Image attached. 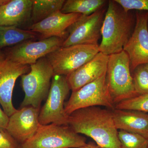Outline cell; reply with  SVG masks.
<instances>
[{
    "mask_svg": "<svg viewBox=\"0 0 148 148\" xmlns=\"http://www.w3.org/2000/svg\"><path fill=\"white\" fill-rule=\"evenodd\" d=\"M64 40L53 37L38 41H27L10 49L7 58L24 65L35 64L39 59L61 47Z\"/></svg>",
    "mask_w": 148,
    "mask_h": 148,
    "instance_id": "cell-10",
    "label": "cell"
},
{
    "mask_svg": "<svg viewBox=\"0 0 148 148\" xmlns=\"http://www.w3.org/2000/svg\"><path fill=\"white\" fill-rule=\"evenodd\" d=\"M70 90L66 76L54 75L45 103L40 109V124L69 125V116L65 112L64 102Z\"/></svg>",
    "mask_w": 148,
    "mask_h": 148,
    "instance_id": "cell-6",
    "label": "cell"
},
{
    "mask_svg": "<svg viewBox=\"0 0 148 148\" xmlns=\"http://www.w3.org/2000/svg\"><path fill=\"white\" fill-rule=\"evenodd\" d=\"M30 66L29 73L21 76L25 96L20 108L32 106L40 108L42 102L48 95L54 72L46 57Z\"/></svg>",
    "mask_w": 148,
    "mask_h": 148,
    "instance_id": "cell-3",
    "label": "cell"
},
{
    "mask_svg": "<svg viewBox=\"0 0 148 148\" xmlns=\"http://www.w3.org/2000/svg\"><path fill=\"white\" fill-rule=\"evenodd\" d=\"M80 148H101L93 142L86 143L84 146Z\"/></svg>",
    "mask_w": 148,
    "mask_h": 148,
    "instance_id": "cell-27",
    "label": "cell"
},
{
    "mask_svg": "<svg viewBox=\"0 0 148 148\" xmlns=\"http://www.w3.org/2000/svg\"><path fill=\"white\" fill-rule=\"evenodd\" d=\"M37 33L30 30H24L16 27L0 26V49L34 39Z\"/></svg>",
    "mask_w": 148,
    "mask_h": 148,
    "instance_id": "cell-18",
    "label": "cell"
},
{
    "mask_svg": "<svg viewBox=\"0 0 148 148\" xmlns=\"http://www.w3.org/2000/svg\"><path fill=\"white\" fill-rule=\"evenodd\" d=\"M122 148H147L148 139L142 135L123 130H119Z\"/></svg>",
    "mask_w": 148,
    "mask_h": 148,
    "instance_id": "cell-21",
    "label": "cell"
},
{
    "mask_svg": "<svg viewBox=\"0 0 148 148\" xmlns=\"http://www.w3.org/2000/svg\"><path fill=\"white\" fill-rule=\"evenodd\" d=\"M112 111L118 130L139 134L148 139V113L116 109Z\"/></svg>",
    "mask_w": 148,
    "mask_h": 148,
    "instance_id": "cell-17",
    "label": "cell"
},
{
    "mask_svg": "<svg viewBox=\"0 0 148 148\" xmlns=\"http://www.w3.org/2000/svg\"><path fill=\"white\" fill-rule=\"evenodd\" d=\"M147 148H148V147H147Z\"/></svg>",
    "mask_w": 148,
    "mask_h": 148,
    "instance_id": "cell-32",
    "label": "cell"
},
{
    "mask_svg": "<svg viewBox=\"0 0 148 148\" xmlns=\"http://www.w3.org/2000/svg\"><path fill=\"white\" fill-rule=\"evenodd\" d=\"M99 52V45H76L59 48L47 56L54 75L67 76Z\"/></svg>",
    "mask_w": 148,
    "mask_h": 148,
    "instance_id": "cell-8",
    "label": "cell"
},
{
    "mask_svg": "<svg viewBox=\"0 0 148 148\" xmlns=\"http://www.w3.org/2000/svg\"><path fill=\"white\" fill-rule=\"evenodd\" d=\"M115 109L140 111L148 113V94L139 95L116 104Z\"/></svg>",
    "mask_w": 148,
    "mask_h": 148,
    "instance_id": "cell-22",
    "label": "cell"
},
{
    "mask_svg": "<svg viewBox=\"0 0 148 148\" xmlns=\"http://www.w3.org/2000/svg\"><path fill=\"white\" fill-rule=\"evenodd\" d=\"M126 12L136 10L148 12V0H115Z\"/></svg>",
    "mask_w": 148,
    "mask_h": 148,
    "instance_id": "cell-24",
    "label": "cell"
},
{
    "mask_svg": "<svg viewBox=\"0 0 148 148\" xmlns=\"http://www.w3.org/2000/svg\"><path fill=\"white\" fill-rule=\"evenodd\" d=\"M105 0H67L61 11L62 13H77L88 16L105 7Z\"/></svg>",
    "mask_w": 148,
    "mask_h": 148,
    "instance_id": "cell-19",
    "label": "cell"
},
{
    "mask_svg": "<svg viewBox=\"0 0 148 148\" xmlns=\"http://www.w3.org/2000/svg\"><path fill=\"white\" fill-rule=\"evenodd\" d=\"M109 56L99 52L95 57L66 76L72 92L98 79L106 73Z\"/></svg>",
    "mask_w": 148,
    "mask_h": 148,
    "instance_id": "cell-15",
    "label": "cell"
},
{
    "mask_svg": "<svg viewBox=\"0 0 148 148\" xmlns=\"http://www.w3.org/2000/svg\"><path fill=\"white\" fill-rule=\"evenodd\" d=\"M30 70L29 65L19 64L8 58L0 65V104L9 117L17 110L12 102L16 79Z\"/></svg>",
    "mask_w": 148,
    "mask_h": 148,
    "instance_id": "cell-13",
    "label": "cell"
},
{
    "mask_svg": "<svg viewBox=\"0 0 148 148\" xmlns=\"http://www.w3.org/2000/svg\"><path fill=\"white\" fill-rule=\"evenodd\" d=\"M86 141L69 125H40L34 136L18 148H80Z\"/></svg>",
    "mask_w": 148,
    "mask_h": 148,
    "instance_id": "cell-5",
    "label": "cell"
},
{
    "mask_svg": "<svg viewBox=\"0 0 148 148\" xmlns=\"http://www.w3.org/2000/svg\"><path fill=\"white\" fill-rule=\"evenodd\" d=\"M135 21V12H126L115 0L109 1L101 28L99 52L109 56L122 51L132 35Z\"/></svg>",
    "mask_w": 148,
    "mask_h": 148,
    "instance_id": "cell-2",
    "label": "cell"
},
{
    "mask_svg": "<svg viewBox=\"0 0 148 148\" xmlns=\"http://www.w3.org/2000/svg\"><path fill=\"white\" fill-rule=\"evenodd\" d=\"M68 125L77 134L92 138L101 148H122L112 110L98 106L79 109L69 115Z\"/></svg>",
    "mask_w": 148,
    "mask_h": 148,
    "instance_id": "cell-1",
    "label": "cell"
},
{
    "mask_svg": "<svg viewBox=\"0 0 148 148\" xmlns=\"http://www.w3.org/2000/svg\"><path fill=\"white\" fill-rule=\"evenodd\" d=\"M144 66H145V68L146 70H147L148 72V64H145Z\"/></svg>",
    "mask_w": 148,
    "mask_h": 148,
    "instance_id": "cell-30",
    "label": "cell"
},
{
    "mask_svg": "<svg viewBox=\"0 0 148 148\" xmlns=\"http://www.w3.org/2000/svg\"><path fill=\"white\" fill-rule=\"evenodd\" d=\"M147 26H148V21Z\"/></svg>",
    "mask_w": 148,
    "mask_h": 148,
    "instance_id": "cell-31",
    "label": "cell"
},
{
    "mask_svg": "<svg viewBox=\"0 0 148 148\" xmlns=\"http://www.w3.org/2000/svg\"><path fill=\"white\" fill-rule=\"evenodd\" d=\"M65 0H33L31 20L32 24L42 21L61 11Z\"/></svg>",
    "mask_w": 148,
    "mask_h": 148,
    "instance_id": "cell-20",
    "label": "cell"
},
{
    "mask_svg": "<svg viewBox=\"0 0 148 148\" xmlns=\"http://www.w3.org/2000/svg\"><path fill=\"white\" fill-rule=\"evenodd\" d=\"M115 106L107 84L106 73L72 92L69 101L65 104V110L69 116L75 111L84 108L103 106L113 110Z\"/></svg>",
    "mask_w": 148,
    "mask_h": 148,
    "instance_id": "cell-7",
    "label": "cell"
},
{
    "mask_svg": "<svg viewBox=\"0 0 148 148\" xmlns=\"http://www.w3.org/2000/svg\"><path fill=\"white\" fill-rule=\"evenodd\" d=\"M19 144L6 131H0V148H18Z\"/></svg>",
    "mask_w": 148,
    "mask_h": 148,
    "instance_id": "cell-25",
    "label": "cell"
},
{
    "mask_svg": "<svg viewBox=\"0 0 148 148\" xmlns=\"http://www.w3.org/2000/svg\"><path fill=\"white\" fill-rule=\"evenodd\" d=\"M131 71L129 56L124 51L109 56L106 80L115 105L138 96Z\"/></svg>",
    "mask_w": 148,
    "mask_h": 148,
    "instance_id": "cell-4",
    "label": "cell"
},
{
    "mask_svg": "<svg viewBox=\"0 0 148 148\" xmlns=\"http://www.w3.org/2000/svg\"><path fill=\"white\" fill-rule=\"evenodd\" d=\"M9 121V117L0 108V131H5Z\"/></svg>",
    "mask_w": 148,
    "mask_h": 148,
    "instance_id": "cell-26",
    "label": "cell"
},
{
    "mask_svg": "<svg viewBox=\"0 0 148 148\" xmlns=\"http://www.w3.org/2000/svg\"><path fill=\"white\" fill-rule=\"evenodd\" d=\"M40 108L32 106L20 108L9 117L6 131L20 144H23L36 134L40 124Z\"/></svg>",
    "mask_w": 148,
    "mask_h": 148,
    "instance_id": "cell-12",
    "label": "cell"
},
{
    "mask_svg": "<svg viewBox=\"0 0 148 148\" xmlns=\"http://www.w3.org/2000/svg\"><path fill=\"white\" fill-rule=\"evenodd\" d=\"M8 1V0H0V6L2 5Z\"/></svg>",
    "mask_w": 148,
    "mask_h": 148,
    "instance_id": "cell-29",
    "label": "cell"
},
{
    "mask_svg": "<svg viewBox=\"0 0 148 148\" xmlns=\"http://www.w3.org/2000/svg\"><path fill=\"white\" fill-rule=\"evenodd\" d=\"M133 71L135 92L138 95L148 94V72L144 65L138 66Z\"/></svg>",
    "mask_w": 148,
    "mask_h": 148,
    "instance_id": "cell-23",
    "label": "cell"
},
{
    "mask_svg": "<svg viewBox=\"0 0 148 148\" xmlns=\"http://www.w3.org/2000/svg\"><path fill=\"white\" fill-rule=\"evenodd\" d=\"M33 0H8L0 6V26L16 27L31 19Z\"/></svg>",
    "mask_w": 148,
    "mask_h": 148,
    "instance_id": "cell-16",
    "label": "cell"
},
{
    "mask_svg": "<svg viewBox=\"0 0 148 148\" xmlns=\"http://www.w3.org/2000/svg\"><path fill=\"white\" fill-rule=\"evenodd\" d=\"M106 10L105 7L90 15H82L68 29L69 35L62 47L76 45H98Z\"/></svg>",
    "mask_w": 148,
    "mask_h": 148,
    "instance_id": "cell-9",
    "label": "cell"
},
{
    "mask_svg": "<svg viewBox=\"0 0 148 148\" xmlns=\"http://www.w3.org/2000/svg\"><path fill=\"white\" fill-rule=\"evenodd\" d=\"M135 14V27L123 49L129 56L131 71L148 64V12L136 11Z\"/></svg>",
    "mask_w": 148,
    "mask_h": 148,
    "instance_id": "cell-11",
    "label": "cell"
},
{
    "mask_svg": "<svg viewBox=\"0 0 148 148\" xmlns=\"http://www.w3.org/2000/svg\"><path fill=\"white\" fill-rule=\"evenodd\" d=\"M82 16L77 13H63L56 12L39 22L32 24L30 31L41 35L43 39L56 37L66 39L69 27Z\"/></svg>",
    "mask_w": 148,
    "mask_h": 148,
    "instance_id": "cell-14",
    "label": "cell"
},
{
    "mask_svg": "<svg viewBox=\"0 0 148 148\" xmlns=\"http://www.w3.org/2000/svg\"><path fill=\"white\" fill-rule=\"evenodd\" d=\"M6 55L3 53L0 49V65L2 64L3 62L6 59Z\"/></svg>",
    "mask_w": 148,
    "mask_h": 148,
    "instance_id": "cell-28",
    "label": "cell"
}]
</instances>
